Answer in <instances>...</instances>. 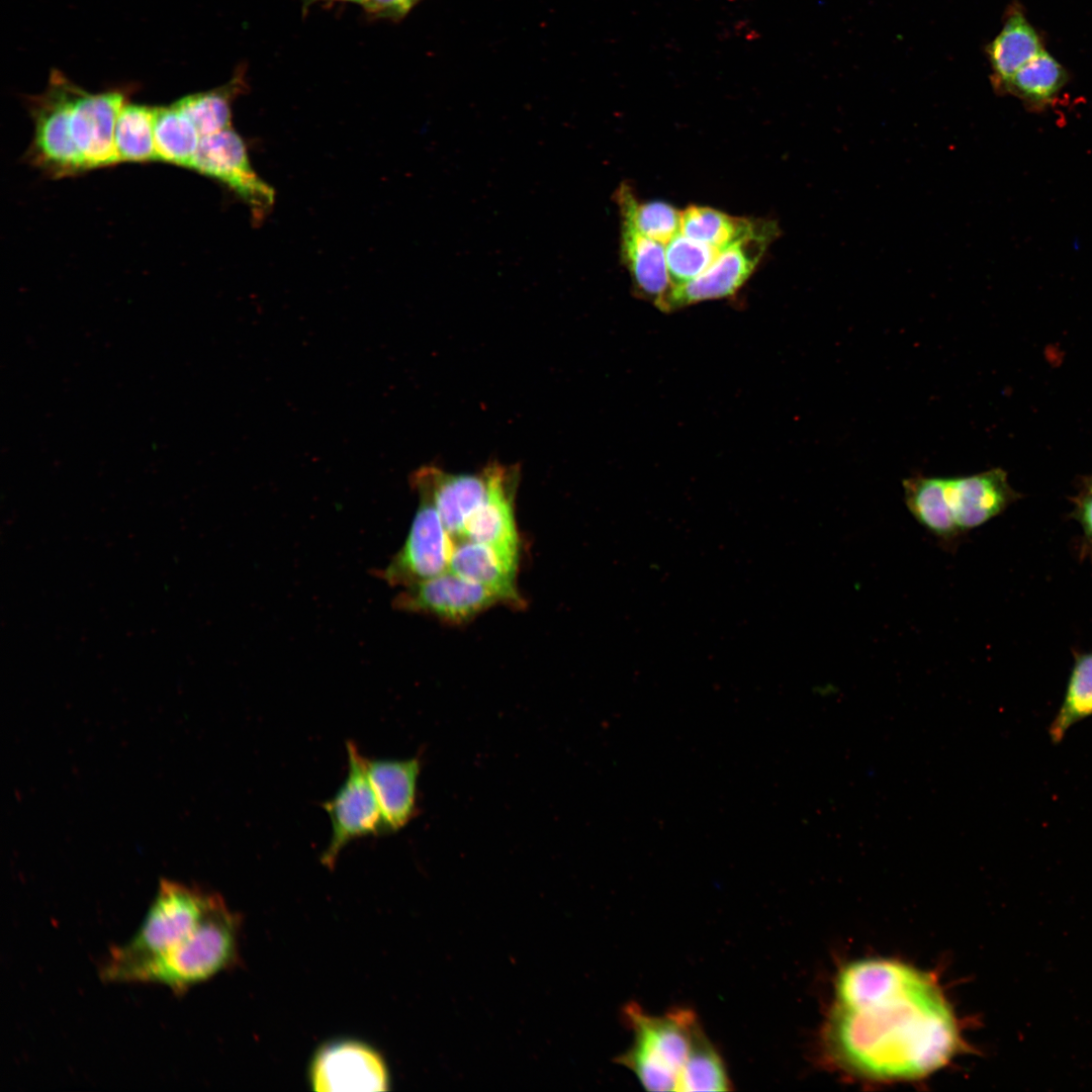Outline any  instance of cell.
I'll list each match as a JSON object with an SVG mask.
<instances>
[{
    "label": "cell",
    "instance_id": "d6986e66",
    "mask_svg": "<svg viewBox=\"0 0 1092 1092\" xmlns=\"http://www.w3.org/2000/svg\"><path fill=\"white\" fill-rule=\"evenodd\" d=\"M1041 39L1025 15L1014 9L988 48L997 89L1005 92L1015 73L1043 51Z\"/></svg>",
    "mask_w": 1092,
    "mask_h": 1092
},
{
    "label": "cell",
    "instance_id": "277c9868",
    "mask_svg": "<svg viewBox=\"0 0 1092 1092\" xmlns=\"http://www.w3.org/2000/svg\"><path fill=\"white\" fill-rule=\"evenodd\" d=\"M78 87L62 72L53 70L47 89L28 99L34 123L30 160L57 176L87 170L71 131V107Z\"/></svg>",
    "mask_w": 1092,
    "mask_h": 1092
},
{
    "label": "cell",
    "instance_id": "30bf717a",
    "mask_svg": "<svg viewBox=\"0 0 1092 1092\" xmlns=\"http://www.w3.org/2000/svg\"><path fill=\"white\" fill-rule=\"evenodd\" d=\"M315 1091H386L387 1067L370 1045L351 1039L327 1043L315 1053L308 1072Z\"/></svg>",
    "mask_w": 1092,
    "mask_h": 1092
},
{
    "label": "cell",
    "instance_id": "9a60e30c",
    "mask_svg": "<svg viewBox=\"0 0 1092 1092\" xmlns=\"http://www.w3.org/2000/svg\"><path fill=\"white\" fill-rule=\"evenodd\" d=\"M631 187L623 184L616 191L621 214V254L639 296L659 307L671 287L665 247L643 235L636 226L630 208Z\"/></svg>",
    "mask_w": 1092,
    "mask_h": 1092
},
{
    "label": "cell",
    "instance_id": "5bb4252c",
    "mask_svg": "<svg viewBox=\"0 0 1092 1092\" xmlns=\"http://www.w3.org/2000/svg\"><path fill=\"white\" fill-rule=\"evenodd\" d=\"M943 490L951 517L963 535L1000 515L1018 498L1001 468L943 477Z\"/></svg>",
    "mask_w": 1092,
    "mask_h": 1092
},
{
    "label": "cell",
    "instance_id": "3957f363",
    "mask_svg": "<svg viewBox=\"0 0 1092 1092\" xmlns=\"http://www.w3.org/2000/svg\"><path fill=\"white\" fill-rule=\"evenodd\" d=\"M633 1040L616 1063L628 1068L649 1091H676L681 1069L690 1052L694 1030L700 1022L689 1008H675L662 1015L645 1011L631 1002L623 1009Z\"/></svg>",
    "mask_w": 1092,
    "mask_h": 1092
},
{
    "label": "cell",
    "instance_id": "603a6c76",
    "mask_svg": "<svg viewBox=\"0 0 1092 1092\" xmlns=\"http://www.w3.org/2000/svg\"><path fill=\"white\" fill-rule=\"evenodd\" d=\"M154 138L158 160L191 168L201 136L175 103L156 107Z\"/></svg>",
    "mask_w": 1092,
    "mask_h": 1092
},
{
    "label": "cell",
    "instance_id": "4fadbf2b",
    "mask_svg": "<svg viewBox=\"0 0 1092 1092\" xmlns=\"http://www.w3.org/2000/svg\"><path fill=\"white\" fill-rule=\"evenodd\" d=\"M412 479L418 493L431 499L452 538L460 540L468 519L487 494L489 469L451 474L428 466L415 472Z\"/></svg>",
    "mask_w": 1092,
    "mask_h": 1092
},
{
    "label": "cell",
    "instance_id": "4316f807",
    "mask_svg": "<svg viewBox=\"0 0 1092 1092\" xmlns=\"http://www.w3.org/2000/svg\"><path fill=\"white\" fill-rule=\"evenodd\" d=\"M722 250L678 233L665 245L671 286L684 284L703 273Z\"/></svg>",
    "mask_w": 1092,
    "mask_h": 1092
},
{
    "label": "cell",
    "instance_id": "9c48e42d",
    "mask_svg": "<svg viewBox=\"0 0 1092 1092\" xmlns=\"http://www.w3.org/2000/svg\"><path fill=\"white\" fill-rule=\"evenodd\" d=\"M497 604L504 602L495 592L450 569L404 587L393 601L397 610L433 616L451 624L467 623Z\"/></svg>",
    "mask_w": 1092,
    "mask_h": 1092
},
{
    "label": "cell",
    "instance_id": "83f0119b",
    "mask_svg": "<svg viewBox=\"0 0 1092 1092\" xmlns=\"http://www.w3.org/2000/svg\"><path fill=\"white\" fill-rule=\"evenodd\" d=\"M630 208L637 229L646 237L666 245L680 233L681 211L663 201L639 203L632 189Z\"/></svg>",
    "mask_w": 1092,
    "mask_h": 1092
},
{
    "label": "cell",
    "instance_id": "8992f818",
    "mask_svg": "<svg viewBox=\"0 0 1092 1092\" xmlns=\"http://www.w3.org/2000/svg\"><path fill=\"white\" fill-rule=\"evenodd\" d=\"M348 771L336 794L323 803L331 821V838L322 862L333 868L341 851L353 840L386 834L382 813L365 768V756L352 741L346 744Z\"/></svg>",
    "mask_w": 1092,
    "mask_h": 1092
},
{
    "label": "cell",
    "instance_id": "7402d4cb",
    "mask_svg": "<svg viewBox=\"0 0 1092 1092\" xmlns=\"http://www.w3.org/2000/svg\"><path fill=\"white\" fill-rule=\"evenodd\" d=\"M732 1089L724 1061L699 1022L678 1077L676 1091H727Z\"/></svg>",
    "mask_w": 1092,
    "mask_h": 1092
},
{
    "label": "cell",
    "instance_id": "4dcf8cb0",
    "mask_svg": "<svg viewBox=\"0 0 1092 1092\" xmlns=\"http://www.w3.org/2000/svg\"><path fill=\"white\" fill-rule=\"evenodd\" d=\"M318 1H348V2H355V3H358V4H361V2H362V0H303L305 6L306 5L308 6L311 3L318 2Z\"/></svg>",
    "mask_w": 1092,
    "mask_h": 1092
},
{
    "label": "cell",
    "instance_id": "5b68a950",
    "mask_svg": "<svg viewBox=\"0 0 1092 1092\" xmlns=\"http://www.w3.org/2000/svg\"><path fill=\"white\" fill-rule=\"evenodd\" d=\"M779 234L776 221L760 219L752 233L723 249L703 273L671 286L659 308L672 310L734 294L751 276Z\"/></svg>",
    "mask_w": 1092,
    "mask_h": 1092
},
{
    "label": "cell",
    "instance_id": "e0dca14e",
    "mask_svg": "<svg viewBox=\"0 0 1092 1092\" xmlns=\"http://www.w3.org/2000/svg\"><path fill=\"white\" fill-rule=\"evenodd\" d=\"M449 569L495 592L506 605L524 606L516 582L518 567L485 544L459 540L454 545Z\"/></svg>",
    "mask_w": 1092,
    "mask_h": 1092
},
{
    "label": "cell",
    "instance_id": "ac0fdd59",
    "mask_svg": "<svg viewBox=\"0 0 1092 1092\" xmlns=\"http://www.w3.org/2000/svg\"><path fill=\"white\" fill-rule=\"evenodd\" d=\"M904 500L913 518L946 550H953L963 538L947 507L943 477L915 474L902 481Z\"/></svg>",
    "mask_w": 1092,
    "mask_h": 1092
},
{
    "label": "cell",
    "instance_id": "2e32d148",
    "mask_svg": "<svg viewBox=\"0 0 1092 1092\" xmlns=\"http://www.w3.org/2000/svg\"><path fill=\"white\" fill-rule=\"evenodd\" d=\"M420 756L407 759L365 757V768L380 807L386 834L411 822L418 812Z\"/></svg>",
    "mask_w": 1092,
    "mask_h": 1092
},
{
    "label": "cell",
    "instance_id": "484cf974",
    "mask_svg": "<svg viewBox=\"0 0 1092 1092\" xmlns=\"http://www.w3.org/2000/svg\"><path fill=\"white\" fill-rule=\"evenodd\" d=\"M1090 716H1092V652L1075 656L1064 701L1049 728L1053 743H1060L1074 724Z\"/></svg>",
    "mask_w": 1092,
    "mask_h": 1092
},
{
    "label": "cell",
    "instance_id": "f546056e",
    "mask_svg": "<svg viewBox=\"0 0 1092 1092\" xmlns=\"http://www.w3.org/2000/svg\"><path fill=\"white\" fill-rule=\"evenodd\" d=\"M1076 518L1082 524L1086 535L1092 540V483L1076 499Z\"/></svg>",
    "mask_w": 1092,
    "mask_h": 1092
},
{
    "label": "cell",
    "instance_id": "ba28073f",
    "mask_svg": "<svg viewBox=\"0 0 1092 1092\" xmlns=\"http://www.w3.org/2000/svg\"><path fill=\"white\" fill-rule=\"evenodd\" d=\"M419 496L420 506L402 547L377 572L390 585L407 587L449 569L453 538L431 499Z\"/></svg>",
    "mask_w": 1092,
    "mask_h": 1092
},
{
    "label": "cell",
    "instance_id": "8fae6325",
    "mask_svg": "<svg viewBox=\"0 0 1092 1092\" xmlns=\"http://www.w3.org/2000/svg\"><path fill=\"white\" fill-rule=\"evenodd\" d=\"M488 469L487 494L468 519L462 539L489 546L518 567L520 537L514 513L517 469L495 463L489 465Z\"/></svg>",
    "mask_w": 1092,
    "mask_h": 1092
},
{
    "label": "cell",
    "instance_id": "ffe728a7",
    "mask_svg": "<svg viewBox=\"0 0 1092 1092\" xmlns=\"http://www.w3.org/2000/svg\"><path fill=\"white\" fill-rule=\"evenodd\" d=\"M1067 72L1045 50L1022 66L1009 81L1006 91L1034 110L1052 105L1067 83Z\"/></svg>",
    "mask_w": 1092,
    "mask_h": 1092
},
{
    "label": "cell",
    "instance_id": "cb8c5ba5",
    "mask_svg": "<svg viewBox=\"0 0 1092 1092\" xmlns=\"http://www.w3.org/2000/svg\"><path fill=\"white\" fill-rule=\"evenodd\" d=\"M759 220L732 216L708 206L692 205L681 211L680 233L723 250L752 233Z\"/></svg>",
    "mask_w": 1092,
    "mask_h": 1092
},
{
    "label": "cell",
    "instance_id": "1f68e13d",
    "mask_svg": "<svg viewBox=\"0 0 1092 1092\" xmlns=\"http://www.w3.org/2000/svg\"><path fill=\"white\" fill-rule=\"evenodd\" d=\"M1092 483V482H1091Z\"/></svg>",
    "mask_w": 1092,
    "mask_h": 1092
},
{
    "label": "cell",
    "instance_id": "6da1fadb",
    "mask_svg": "<svg viewBox=\"0 0 1092 1092\" xmlns=\"http://www.w3.org/2000/svg\"><path fill=\"white\" fill-rule=\"evenodd\" d=\"M822 1042L840 1068L878 1081L928 1076L963 1048L957 1018L935 979L912 966L858 1004L834 1003Z\"/></svg>",
    "mask_w": 1092,
    "mask_h": 1092
},
{
    "label": "cell",
    "instance_id": "7c38bea8",
    "mask_svg": "<svg viewBox=\"0 0 1092 1092\" xmlns=\"http://www.w3.org/2000/svg\"><path fill=\"white\" fill-rule=\"evenodd\" d=\"M125 103L119 90L92 94L78 87L71 107V131L87 169L118 162L114 133Z\"/></svg>",
    "mask_w": 1092,
    "mask_h": 1092
},
{
    "label": "cell",
    "instance_id": "44dd1931",
    "mask_svg": "<svg viewBox=\"0 0 1092 1092\" xmlns=\"http://www.w3.org/2000/svg\"><path fill=\"white\" fill-rule=\"evenodd\" d=\"M244 89V73L238 72L224 85L187 95L175 104L193 122L202 138L231 127L233 102Z\"/></svg>",
    "mask_w": 1092,
    "mask_h": 1092
},
{
    "label": "cell",
    "instance_id": "7a4b0ae2",
    "mask_svg": "<svg viewBox=\"0 0 1092 1092\" xmlns=\"http://www.w3.org/2000/svg\"><path fill=\"white\" fill-rule=\"evenodd\" d=\"M214 892L162 879L135 934L99 965L105 983H155L191 945Z\"/></svg>",
    "mask_w": 1092,
    "mask_h": 1092
},
{
    "label": "cell",
    "instance_id": "d4e9b609",
    "mask_svg": "<svg viewBox=\"0 0 1092 1092\" xmlns=\"http://www.w3.org/2000/svg\"><path fill=\"white\" fill-rule=\"evenodd\" d=\"M156 107L125 103L116 120L114 144L118 162L158 160L155 138Z\"/></svg>",
    "mask_w": 1092,
    "mask_h": 1092
},
{
    "label": "cell",
    "instance_id": "52a82bcc",
    "mask_svg": "<svg viewBox=\"0 0 1092 1092\" xmlns=\"http://www.w3.org/2000/svg\"><path fill=\"white\" fill-rule=\"evenodd\" d=\"M191 168L233 190L258 221L274 206V189L252 167L246 144L232 127L202 136Z\"/></svg>",
    "mask_w": 1092,
    "mask_h": 1092
},
{
    "label": "cell",
    "instance_id": "f1b7e54d",
    "mask_svg": "<svg viewBox=\"0 0 1092 1092\" xmlns=\"http://www.w3.org/2000/svg\"><path fill=\"white\" fill-rule=\"evenodd\" d=\"M420 0H362L364 9L378 17L398 19L403 17Z\"/></svg>",
    "mask_w": 1092,
    "mask_h": 1092
}]
</instances>
